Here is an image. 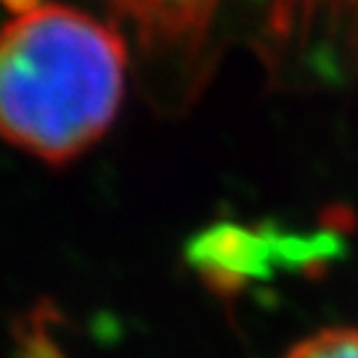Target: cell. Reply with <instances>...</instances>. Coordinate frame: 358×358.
I'll list each match as a JSON object with an SVG mask.
<instances>
[{"label": "cell", "instance_id": "6da1fadb", "mask_svg": "<svg viewBox=\"0 0 358 358\" xmlns=\"http://www.w3.org/2000/svg\"><path fill=\"white\" fill-rule=\"evenodd\" d=\"M0 24V138L69 165L112 128L128 75L115 27L59 0H8Z\"/></svg>", "mask_w": 358, "mask_h": 358}, {"label": "cell", "instance_id": "7a4b0ae2", "mask_svg": "<svg viewBox=\"0 0 358 358\" xmlns=\"http://www.w3.org/2000/svg\"><path fill=\"white\" fill-rule=\"evenodd\" d=\"M143 43L183 48L199 43L223 0H106Z\"/></svg>", "mask_w": 358, "mask_h": 358}, {"label": "cell", "instance_id": "3957f363", "mask_svg": "<svg viewBox=\"0 0 358 358\" xmlns=\"http://www.w3.org/2000/svg\"><path fill=\"white\" fill-rule=\"evenodd\" d=\"M284 358H358V329H321L289 348Z\"/></svg>", "mask_w": 358, "mask_h": 358}]
</instances>
